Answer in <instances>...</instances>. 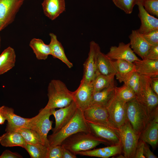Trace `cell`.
Masks as SVG:
<instances>
[{
    "instance_id": "6da1fadb",
    "label": "cell",
    "mask_w": 158,
    "mask_h": 158,
    "mask_svg": "<svg viewBox=\"0 0 158 158\" xmlns=\"http://www.w3.org/2000/svg\"><path fill=\"white\" fill-rule=\"evenodd\" d=\"M158 111L152 113L136 98L126 102V116L135 132L139 135Z\"/></svg>"
},
{
    "instance_id": "7a4b0ae2",
    "label": "cell",
    "mask_w": 158,
    "mask_h": 158,
    "mask_svg": "<svg viewBox=\"0 0 158 158\" xmlns=\"http://www.w3.org/2000/svg\"><path fill=\"white\" fill-rule=\"evenodd\" d=\"M79 132L91 133L83 111L78 108L73 117L67 124L57 132L48 136L49 145H61L67 138Z\"/></svg>"
},
{
    "instance_id": "3957f363",
    "label": "cell",
    "mask_w": 158,
    "mask_h": 158,
    "mask_svg": "<svg viewBox=\"0 0 158 158\" xmlns=\"http://www.w3.org/2000/svg\"><path fill=\"white\" fill-rule=\"evenodd\" d=\"M101 144L111 145L91 132H79L67 138L61 145L76 155L78 152L92 150Z\"/></svg>"
},
{
    "instance_id": "277c9868",
    "label": "cell",
    "mask_w": 158,
    "mask_h": 158,
    "mask_svg": "<svg viewBox=\"0 0 158 158\" xmlns=\"http://www.w3.org/2000/svg\"><path fill=\"white\" fill-rule=\"evenodd\" d=\"M48 101L44 107L52 109L61 108L70 104L73 101V92L59 80L53 79L49 83L47 88Z\"/></svg>"
},
{
    "instance_id": "5b68a950",
    "label": "cell",
    "mask_w": 158,
    "mask_h": 158,
    "mask_svg": "<svg viewBox=\"0 0 158 158\" xmlns=\"http://www.w3.org/2000/svg\"><path fill=\"white\" fill-rule=\"evenodd\" d=\"M117 130L121 139L125 158H135L140 135L135 132L128 119Z\"/></svg>"
},
{
    "instance_id": "8992f818",
    "label": "cell",
    "mask_w": 158,
    "mask_h": 158,
    "mask_svg": "<svg viewBox=\"0 0 158 158\" xmlns=\"http://www.w3.org/2000/svg\"><path fill=\"white\" fill-rule=\"evenodd\" d=\"M51 115V109L44 107L41 109L35 116L30 118L28 128L33 129L40 135L42 144L48 147L49 146L48 134L52 129V121L50 120Z\"/></svg>"
},
{
    "instance_id": "52a82bcc",
    "label": "cell",
    "mask_w": 158,
    "mask_h": 158,
    "mask_svg": "<svg viewBox=\"0 0 158 158\" xmlns=\"http://www.w3.org/2000/svg\"><path fill=\"white\" fill-rule=\"evenodd\" d=\"M136 98L152 112L158 111V96L151 88L150 77L141 75L139 89Z\"/></svg>"
},
{
    "instance_id": "ba28073f",
    "label": "cell",
    "mask_w": 158,
    "mask_h": 158,
    "mask_svg": "<svg viewBox=\"0 0 158 158\" xmlns=\"http://www.w3.org/2000/svg\"><path fill=\"white\" fill-rule=\"evenodd\" d=\"M106 108L109 123L115 129L118 128L127 120L126 103L117 98L115 95Z\"/></svg>"
},
{
    "instance_id": "9c48e42d",
    "label": "cell",
    "mask_w": 158,
    "mask_h": 158,
    "mask_svg": "<svg viewBox=\"0 0 158 158\" xmlns=\"http://www.w3.org/2000/svg\"><path fill=\"white\" fill-rule=\"evenodd\" d=\"M25 0H0V32L11 24Z\"/></svg>"
},
{
    "instance_id": "30bf717a",
    "label": "cell",
    "mask_w": 158,
    "mask_h": 158,
    "mask_svg": "<svg viewBox=\"0 0 158 158\" xmlns=\"http://www.w3.org/2000/svg\"><path fill=\"white\" fill-rule=\"evenodd\" d=\"M100 50L98 44L94 41L90 43L88 57L83 64V74L82 79L92 83L99 74L97 66V53Z\"/></svg>"
},
{
    "instance_id": "8fae6325",
    "label": "cell",
    "mask_w": 158,
    "mask_h": 158,
    "mask_svg": "<svg viewBox=\"0 0 158 158\" xmlns=\"http://www.w3.org/2000/svg\"><path fill=\"white\" fill-rule=\"evenodd\" d=\"M86 121L91 132L96 136L107 141L111 145L121 143L116 129L104 124Z\"/></svg>"
},
{
    "instance_id": "7c38bea8",
    "label": "cell",
    "mask_w": 158,
    "mask_h": 158,
    "mask_svg": "<svg viewBox=\"0 0 158 158\" xmlns=\"http://www.w3.org/2000/svg\"><path fill=\"white\" fill-rule=\"evenodd\" d=\"M78 108L73 101L68 105L58 110L51 109V114L54 116L55 120V127L51 129L52 133L57 132L67 124L73 117Z\"/></svg>"
},
{
    "instance_id": "4fadbf2b",
    "label": "cell",
    "mask_w": 158,
    "mask_h": 158,
    "mask_svg": "<svg viewBox=\"0 0 158 158\" xmlns=\"http://www.w3.org/2000/svg\"><path fill=\"white\" fill-rule=\"evenodd\" d=\"M93 93L92 83L82 79L78 88L73 92V101L78 108L83 111L88 107L90 106Z\"/></svg>"
},
{
    "instance_id": "5bb4252c",
    "label": "cell",
    "mask_w": 158,
    "mask_h": 158,
    "mask_svg": "<svg viewBox=\"0 0 158 158\" xmlns=\"http://www.w3.org/2000/svg\"><path fill=\"white\" fill-rule=\"evenodd\" d=\"M106 55L112 60L120 59L133 63L140 60L131 48L130 43L126 44L121 42L118 46H112Z\"/></svg>"
},
{
    "instance_id": "9a60e30c",
    "label": "cell",
    "mask_w": 158,
    "mask_h": 158,
    "mask_svg": "<svg viewBox=\"0 0 158 158\" xmlns=\"http://www.w3.org/2000/svg\"><path fill=\"white\" fill-rule=\"evenodd\" d=\"M0 112L7 121L6 132L14 131L20 128H28L30 118L17 115L14 113L12 108L3 106L0 107Z\"/></svg>"
},
{
    "instance_id": "2e32d148",
    "label": "cell",
    "mask_w": 158,
    "mask_h": 158,
    "mask_svg": "<svg viewBox=\"0 0 158 158\" xmlns=\"http://www.w3.org/2000/svg\"><path fill=\"white\" fill-rule=\"evenodd\" d=\"M83 112L86 121L103 124L114 128L109 121V115L106 107L90 106L83 111Z\"/></svg>"
},
{
    "instance_id": "e0dca14e",
    "label": "cell",
    "mask_w": 158,
    "mask_h": 158,
    "mask_svg": "<svg viewBox=\"0 0 158 158\" xmlns=\"http://www.w3.org/2000/svg\"><path fill=\"white\" fill-rule=\"evenodd\" d=\"M136 5L139 10L138 16L141 21L140 26L137 30L139 32L143 35L158 30V18L148 13L139 0H138Z\"/></svg>"
},
{
    "instance_id": "ac0fdd59",
    "label": "cell",
    "mask_w": 158,
    "mask_h": 158,
    "mask_svg": "<svg viewBox=\"0 0 158 158\" xmlns=\"http://www.w3.org/2000/svg\"><path fill=\"white\" fill-rule=\"evenodd\" d=\"M116 79L119 82L125 83L135 71L134 63L122 59L114 61L110 59Z\"/></svg>"
},
{
    "instance_id": "d6986e66",
    "label": "cell",
    "mask_w": 158,
    "mask_h": 158,
    "mask_svg": "<svg viewBox=\"0 0 158 158\" xmlns=\"http://www.w3.org/2000/svg\"><path fill=\"white\" fill-rule=\"evenodd\" d=\"M130 47L133 52L143 59L151 45L140 34L137 30H132L129 36Z\"/></svg>"
},
{
    "instance_id": "ffe728a7",
    "label": "cell",
    "mask_w": 158,
    "mask_h": 158,
    "mask_svg": "<svg viewBox=\"0 0 158 158\" xmlns=\"http://www.w3.org/2000/svg\"><path fill=\"white\" fill-rule=\"evenodd\" d=\"M139 139L148 143L155 150L158 143V114L155 116L141 133Z\"/></svg>"
},
{
    "instance_id": "44dd1931",
    "label": "cell",
    "mask_w": 158,
    "mask_h": 158,
    "mask_svg": "<svg viewBox=\"0 0 158 158\" xmlns=\"http://www.w3.org/2000/svg\"><path fill=\"white\" fill-rule=\"evenodd\" d=\"M122 152V147L121 143H120L102 148L80 152L76 153V155L108 158L121 154Z\"/></svg>"
},
{
    "instance_id": "7402d4cb",
    "label": "cell",
    "mask_w": 158,
    "mask_h": 158,
    "mask_svg": "<svg viewBox=\"0 0 158 158\" xmlns=\"http://www.w3.org/2000/svg\"><path fill=\"white\" fill-rule=\"evenodd\" d=\"M42 5L44 14L52 20L66 10L65 0H44Z\"/></svg>"
},
{
    "instance_id": "603a6c76",
    "label": "cell",
    "mask_w": 158,
    "mask_h": 158,
    "mask_svg": "<svg viewBox=\"0 0 158 158\" xmlns=\"http://www.w3.org/2000/svg\"><path fill=\"white\" fill-rule=\"evenodd\" d=\"M134 63L135 71L140 75L150 77L158 76V60L144 59Z\"/></svg>"
},
{
    "instance_id": "cb8c5ba5",
    "label": "cell",
    "mask_w": 158,
    "mask_h": 158,
    "mask_svg": "<svg viewBox=\"0 0 158 158\" xmlns=\"http://www.w3.org/2000/svg\"><path fill=\"white\" fill-rule=\"evenodd\" d=\"M49 35L50 41L49 44L51 49V55L54 58L60 60L69 68H72L73 64L67 57L64 48L61 43L58 40L56 35L53 33H50Z\"/></svg>"
},
{
    "instance_id": "d4e9b609",
    "label": "cell",
    "mask_w": 158,
    "mask_h": 158,
    "mask_svg": "<svg viewBox=\"0 0 158 158\" xmlns=\"http://www.w3.org/2000/svg\"><path fill=\"white\" fill-rule=\"evenodd\" d=\"M16 56L14 49L9 46L0 55V75L12 69L15 66Z\"/></svg>"
},
{
    "instance_id": "484cf974",
    "label": "cell",
    "mask_w": 158,
    "mask_h": 158,
    "mask_svg": "<svg viewBox=\"0 0 158 158\" xmlns=\"http://www.w3.org/2000/svg\"><path fill=\"white\" fill-rule=\"evenodd\" d=\"M115 86L110 87L93 93L90 106H99L106 107L115 95Z\"/></svg>"
},
{
    "instance_id": "4316f807",
    "label": "cell",
    "mask_w": 158,
    "mask_h": 158,
    "mask_svg": "<svg viewBox=\"0 0 158 158\" xmlns=\"http://www.w3.org/2000/svg\"><path fill=\"white\" fill-rule=\"evenodd\" d=\"M0 143L5 147L20 146L23 148L26 144L21 135L15 131H6L1 136Z\"/></svg>"
},
{
    "instance_id": "83f0119b",
    "label": "cell",
    "mask_w": 158,
    "mask_h": 158,
    "mask_svg": "<svg viewBox=\"0 0 158 158\" xmlns=\"http://www.w3.org/2000/svg\"><path fill=\"white\" fill-rule=\"evenodd\" d=\"M29 45L32 50L36 58L40 60H45L49 55H51V51L49 44H45L39 38H32Z\"/></svg>"
},
{
    "instance_id": "f1b7e54d",
    "label": "cell",
    "mask_w": 158,
    "mask_h": 158,
    "mask_svg": "<svg viewBox=\"0 0 158 158\" xmlns=\"http://www.w3.org/2000/svg\"><path fill=\"white\" fill-rule=\"evenodd\" d=\"M97 66L99 74L107 76H115V73L112 67L110 59L101 50L98 52L97 57Z\"/></svg>"
},
{
    "instance_id": "f546056e",
    "label": "cell",
    "mask_w": 158,
    "mask_h": 158,
    "mask_svg": "<svg viewBox=\"0 0 158 158\" xmlns=\"http://www.w3.org/2000/svg\"><path fill=\"white\" fill-rule=\"evenodd\" d=\"M114 76L98 75L92 82L93 93L101 91L105 88L114 86Z\"/></svg>"
},
{
    "instance_id": "4dcf8cb0",
    "label": "cell",
    "mask_w": 158,
    "mask_h": 158,
    "mask_svg": "<svg viewBox=\"0 0 158 158\" xmlns=\"http://www.w3.org/2000/svg\"><path fill=\"white\" fill-rule=\"evenodd\" d=\"M14 131L18 132L21 135L26 143L33 145L43 144L40 135L33 129L23 128L17 129Z\"/></svg>"
},
{
    "instance_id": "1f68e13d",
    "label": "cell",
    "mask_w": 158,
    "mask_h": 158,
    "mask_svg": "<svg viewBox=\"0 0 158 158\" xmlns=\"http://www.w3.org/2000/svg\"><path fill=\"white\" fill-rule=\"evenodd\" d=\"M47 147L42 144L33 145L26 143L24 148L31 158H46Z\"/></svg>"
},
{
    "instance_id": "d6a6232c",
    "label": "cell",
    "mask_w": 158,
    "mask_h": 158,
    "mask_svg": "<svg viewBox=\"0 0 158 158\" xmlns=\"http://www.w3.org/2000/svg\"><path fill=\"white\" fill-rule=\"evenodd\" d=\"M115 95L118 98L127 102L136 98L133 90L127 85L124 84L120 87H115Z\"/></svg>"
},
{
    "instance_id": "836d02e7",
    "label": "cell",
    "mask_w": 158,
    "mask_h": 158,
    "mask_svg": "<svg viewBox=\"0 0 158 158\" xmlns=\"http://www.w3.org/2000/svg\"><path fill=\"white\" fill-rule=\"evenodd\" d=\"M138 0H112L114 4L126 13H131Z\"/></svg>"
},
{
    "instance_id": "e575fe53",
    "label": "cell",
    "mask_w": 158,
    "mask_h": 158,
    "mask_svg": "<svg viewBox=\"0 0 158 158\" xmlns=\"http://www.w3.org/2000/svg\"><path fill=\"white\" fill-rule=\"evenodd\" d=\"M145 11L149 14L158 16V0H139Z\"/></svg>"
},
{
    "instance_id": "d590c367",
    "label": "cell",
    "mask_w": 158,
    "mask_h": 158,
    "mask_svg": "<svg viewBox=\"0 0 158 158\" xmlns=\"http://www.w3.org/2000/svg\"><path fill=\"white\" fill-rule=\"evenodd\" d=\"M140 75V74L135 71L124 83L133 90L136 96L138 95L139 89Z\"/></svg>"
},
{
    "instance_id": "8d00e7d4",
    "label": "cell",
    "mask_w": 158,
    "mask_h": 158,
    "mask_svg": "<svg viewBox=\"0 0 158 158\" xmlns=\"http://www.w3.org/2000/svg\"><path fill=\"white\" fill-rule=\"evenodd\" d=\"M62 146L61 145H49L47 147L46 158H62Z\"/></svg>"
},
{
    "instance_id": "74e56055",
    "label": "cell",
    "mask_w": 158,
    "mask_h": 158,
    "mask_svg": "<svg viewBox=\"0 0 158 158\" xmlns=\"http://www.w3.org/2000/svg\"><path fill=\"white\" fill-rule=\"evenodd\" d=\"M142 35L145 40L151 45H158V30Z\"/></svg>"
},
{
    "instance_id": "f35d334b",
    "label": "cell",
    "mask_w": 158,
    "mask_h": 158,
    "mask_svg": "<svg viewBox=\"0 0 158 158\" xmlns=\"http://www.w3.org/2000/svg\"><path fill=\"white\" fill-rule=\"evenodd\" d=\"M144 59L158 60V45H151Z\"/></svg>"
},
{
    "instance_id": "ab89813d",
    "label": "cell",
    "mask_w": 158,
    "mask_h": 158,
    "mask_svg": "<svg viewBox=\"0 0 158 158\" xmlns=\"http://www.w3.org/2000/svg\"><path fill=\"white\" fill-rule=\"evenodd\" d=\"M145 142L139 139L136 147L135 158H146L143 154Z\"/></svg>"
},
{
    "instance_id": "60d3db41",
    "label": "cell",
    "mask_w": 158,
    "mask_h": 158,
    "mask_svg": "<svg viewBox=\"0 0 158 158\" xmlns=\"http://www.w3.org/2000/svg\"><path fill=\"white\" fill-rule=\"evenodd\" d=\"M23 157L16 152H12L9 150H4L0 156V158H21Z\"/></svg>"
},
{
    "instance_id": "b9f144b4",
    "label": "cell",
    "mask_w": 158,
    "mask_h": 158,
    "mask_svg": "<svg viewBox=\"0 0 158 158\" xmlns=\"http://www.w3.org/2000/svg\"><path fill=\"white\" fill-rule=\"evenodd\" d=\"M150 85L153 92L158 96V76L150 77Z\"/></svg>"
},
{
    "instance_id": "7bdbcfd3",
    "label": "cell",
    "mask_w": 158,
    "mask_h": 158,
    "mask_svg": "<svg viewBox=\"0 0 158 158\" xmlns=\"http://www.w3.org/2000/svg\"><path fill=\"white\" fill-rule=\"evenodd\" d=\"M143 154L145 158H157L158 157L154 155L151 151L149 147L145 142L143 149Z\"/></svg>"
},
{
    "instance_id": "ee69618b",
    "label": "cell",
    "mask_w": 158,
    "mask_h": 158,
    "mask_svg": "<svg viewBox=\"0 0 158 158\" xmlns=\"http://www.w3.org/2000/svg\"><path fill=\"white\" fill-rule=\"evenodd\" d=\"M62 158H76V155L65 148L62 145Z\"/></svg>"
},
{
    "instance_id": "f6af8a7d",
    "label": "cell",
    "mask_w": 158,
    "mask_h": 158,
    "mask_svg": "<svg viewBox=\"0 0 158 158\" xmlns=\"http://www.w3.org/2000/svg\"><path fill=\"white\" fill-rule=\"evenodd\" d=\"M5 120H6L5 118L0 112V125L4 124Z\"/></svg>"
},
{
    "instance_id": "bcb514c9",
    "label": "cell",
    "mask_w": 158,
    "mask_h": 158,
    "mask_svg": "<svg viewBox=\"0 0 158 158\" xmlns=\"http://www.w3.org/2000/svg\"><path fill=\"white\" fill-rule=\"evenodd\" d=\"M117 157L116 158H125L123 155L121 154H119L117 155Z\"/></svg>"
},
{
    "instance_id": "7dc6e473",
    "label": "cell",
    "mask_w": 158,
    "mask_h": 158,
    "mask_svg": "<svg viewBox=\"0 0 158 158\" xmlns=\"http://www.w3.org/2000/svg\"><path fill=\"white\" fill-rule=\"evenodd\" d=\"M1 37H0V46H1Z\"/></svg>"
}]
</instances>
